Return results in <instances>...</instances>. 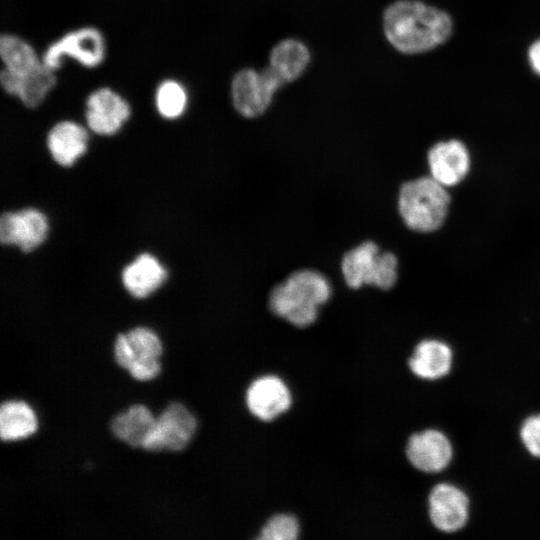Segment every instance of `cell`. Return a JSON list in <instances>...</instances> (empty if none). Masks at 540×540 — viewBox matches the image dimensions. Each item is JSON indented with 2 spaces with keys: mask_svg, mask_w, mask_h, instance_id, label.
<instances>
[{
  "mask_svg": "<svg viewBox=\"0 0 540 540\" xmlns=\"http://www.w3.org/2000/svg\"><path fill=\"white\" fill-rule=\"evenodd\" d=\"M383 29L398 51L417 54L442 44L450 36L452 22L444 11L417 0H398L384 11Z\"/></svg>",
  "mask_w": 540,
  "mask_h": 540,
  "instance_id": "cell-1",
  "label": "cell"
},
{
  "mask_svg": "<svg viewBox=\"0 0 540 540\" xmlns=\"http://www.w3.org/2000/svg\"><path fill=\"white\" fill-rule=\"evenodd\" d=\"M331 294L332 287L325 275L312 269H300L273 287L268 303L275 315L304 328L315 322L318 308Z\"/></svg>",
  "mask_w": 540,
  "mask_h": 540,
  "instance_id": "cell-2",
  "label": "cell"
},
{
  "mask_svg": "<svg viewBox=\"0 0 540 540\" xmlns=\"http://www.w3.org/2000/svg\"><path fill=\"white\" fill-rule=\"evenodd\" d=\"M449 204L446 187L431 176L410 180L400 188L399 213L405 224L417 232L428 233L440 228Z\"/></svg>",
  "mask_w": 540,
  "mask_h": 540,
  "instance_id": "cell-3",
  "label": "cell"
},
{
  "mask_svg": "<svg viewBox=\"0 0 540 540\" xmlns=\"http://www.w3.org/2000/svg\"><path fill=\"white\" fill-rule=\"evenodd\" d=\"M397 269V257L392 252L380 251L372 241H365L347 251L341 261L344 280L353 289L373 285L388 290L397 281Z\"/></svg>",
  "mask_w": 540,
  "mask_h": 540,
  "instance_id": "cell-4",
  "label": "cell"
},
{
  "mask_svg": "<svg viewBox=\"0 0 540 540\" xmlns=\"http://www.w3.org/2000/svg\"><path fill=\"white\" fill-rule=\"evenodd\" d=\"M114 354L116 362L137 380H151L161 370V341L154 331L146 327H137L119 334Z\"/></svg>",
  "mask_w": 540,
  "mask_h": 540,
  "instance_id": "cell-5",
  "label": "cell"
},
{
  "mask_svg": "<svg viewBox=\"0 0 540 540\" xmlns=\"http://www.w3.org/2000/svg\"><path fill=\"white\" fill-rule=\"evenodd\" d=\"M282 85L269 68L261 72L244 68L234 75L231 83L234 108L246 118L258 117L269 108Z\"/></svg>",
  "mask_w": 540,
  "mask_h": 540,
  "instance_id": "cell-6",
  "label": "cell"
},
{
  "mask_svg": "<svg viewBox=\"0 0 540 540\" xmlns=\"http://www.w3.org/2000/svg\"><path fill=\"white\" fill-rule=\"evenodd\" d=\"M105 46L101 33L93 27L71 31L53 42L44 52L42 62L55 71L62 57L68 56L85 67H96L104 58Z\"/></svg>",
  "mask_w": 540,
  "mask_h": 540,
  "instance_id": "cell-7",
  "label": "cell"
},
{
  "mask_svg": "<svg viewBox=\"0 0 540 540\" xmlns=\"http://www.w3.org/2000/svg\"><path fill=\"white\" fill-rule=\"evenodd\" d=\"M197 422L192 413L180 403L170 404L158 418L143 448L149 451H179L192 439Z\"/></svg>",
  "mask_w": 540,
  "mask_h": 540,
  "instance_id": "cell-8",
  "label": "cell"
},
{
  "mask_svg": "<svg viewBox=\"0 0 540 540\" xmlns=\"http://www.w3.org/2000/svg\"><path fill=\"white\" fill-rule=\"evenodd\" d=\"M46 216L34 208L5 212L0 219V240L4 245H16L23 252L37 248L46 239Z\"/></svg>",
  "mask_w": 540,
  "mask_h": 540,
  "instance_id": "cell-9",
  "label": "cell"
},
{
  "mask_svg": "<svg viewBox=\"0 0 540 540\" xmlns=\"http://www.w3.org/2000/svg\"><path fill=\"white\" fill-rule=\"evenodd\" d=\"M429 517L432 524L443 532H456L467 522L469 499L458 487L440 483L428 498Z\"/></svg>",
  "mask_w": 540,
  "mask_h": 540,
  "instance_id": "cell-10",
  "label": "cell"
},
{
  "mask_svg": "<svg viewBox=\"0 0 540 540\" xmlns=\"http://www.w3.org/2000/svg\"><path fill=\"white\" fill-rule=\"evenodd\" d=\"M129 116L128 103L109 88L93 91L86 100V122L99 135L115 134Z\"/></svg>",
  "mask_w": 540,
  "mask_h": 540,
  "instance_id": "cell-11",
  "label": "cell"
},
{
  "mask_svg": "<svg viewBox=\"0 0 540 540\" xmlns=\"http://www.w3.org/2000/svg\"><path fill=\"white\" fill-rule=\"evenodd\" d=\"M291 393L279 377L266 375L254 380L246 393L249 411L262 421H271L291 406Z\"/></svg>",
  "mask_w": 540,
  "mask_h": 540,
  "instance_id": "cell-12",
  "label": "cell"
},
{
  "mask_svg": "<svg viewBox=\"0 0 540 540\" xmlns=\"http://www.w3.org/2000/svg\"><path fill=\"white\" fill-rule=\"evenodd\" d=\"M406 455L416 469L436 473L448 466L453 449L449 439L442 432L427 429L409 438Z\"/></svg>",
  "mask_w": 540,
  "mask_h": 540,
  "instance_id": "cell-13",
  "label": "cell"
},
{
  "mask_svg": "<svg viewBox=\"0 0 540 540\" xmlns=\"http://www.w3.org/2000/svg\"><path fill=\"white\" fill-rule=\"evenodd\" d=\"M431 177L443 186L452 187L460 183L470 169V155L459 140L438 142L427 155Z\"/></svg>",
  "mask_w": 540,
  "mask_h": 540,
  "instance_id": "cell-14",
  "label": "cell"
},
{
  "mask_svg": "<svg viewBox=\"0 0 540 540\" xmlns=\"http://www.w3.org/2000/svg\"><path fill=\"white\" fill-rule=\"evenodd\" d=\"M0 83L6 93L17 96L25 106L35 108L55 86L56 77L54 71L42 62L39 67L23 75L3 68Z\"/></svg>",
  "mask_w": 540,
  "mask_h": 540,
  "instance_id": "cell-15",
  "label": "cell"
},
{
  "mask_svg": "<svg viewBox=\"0 0 540 540\" xmlns=\"http://www.w3.org/2000/svg\"><path fill=\"white\" fill-rule=\"evenodd\" d=\"M88 134L85 128L72 121L55 124L47 136V146L52 158L61 166H71L87 149Z\"/></svg>",
  "mask_w": 540,
  "mask_h": 540,
  "instance_id": "cell-16",
  "label": "cell"
},
{
  "mask_svg": "<svg viewBox=\"0 0 540 540\" xmlns=\"http://www.w3.org/2000/svg\"><path fill=\"white\" fill-rule=\"evenodd\" d=\"M167 278V272L152 255L143 253L122 271V282L135 298H145L157 290Z\"/></svg>",
  "mask_w": 540,
  "mask_h": 540,
  "instance_id": "cell-17",
  "label": "cell"
},
{
  "mask_svg": "<svg viewBox=\"0 0 540 540\" xmlns=\"http://www.w3.org/2000/svg\"><path fill=\"white\" fill-rule=\"evenodd\" d=\"M451 348L436 339L421 341L409 359V368L417 377L436 380L447 375L452 365Z\"/></svg>",
  "mask_w": 540,
  "mask_h": 540,
  "instance_id": "cell-18",
  "label": "cell"
},
{
  "mask_svg": "<svg viewBox=\"0 0 540 540\" xmlns=\"http://www.w3.org/2000/svg\"><path fill=\"white\" fill-rule=\"evenodd\" d=\"M310 51L300 40L289 38L278 42L269 56V69L283 83L298 79L310 62Z\"/></svg>",
  "mask_w": 540,
  "mask_h": 540,
  "instance_id": "cell-19",
  "label": "cell"
},
{
  "mask_svg": "<svg viewBox=\"0 0 540 540\" xmlns=\"http://www.w3.org/2000/svg\"><path fill=\"white\" fill-rule=\"evenodd\" d=\"M155 419L144 405H133L112 420L111 429L114 435L125 443L133 447H143Z\"/></svg>",
  "mask_w": 540,
  "mask_h": 540,
  "instance_id": "cell-20",
  "label": "cell"
},
{
  "mask_svg": "<svg viewBox=\"0 0 540 540\" xmlns=\"http://www.w3.org/2000/svg\"><path fill=\"white\" fill-rule=\"evenodd\" d=\"M38 428L32 408L23 401H8L0 408V435L3 441L24 439Z\"/></svg>",
  "mask_w": 540,
  "mask_h": 540,
  "instance_id": "cell-21",
  "label": "cell"
},
{
  "mask_svg": "<svg viewBox=\"0 0 540 540\" xmlns=\"http://www.w3.org/2000/svg\"><path fill=\"white\" fill-rule=\"evenodd\" d=\"M0 56L4 68L18 75L27 74L42 64L26 41L10 34L0 37Z\"/></svg>",
  "mask_w": 540,
  "mask_h": 540,
  "instance_id": "cell-22",
  "label": "cell"
},
{
  "mask_svg": "<svg viewBox=\"0 0 540 540\" xmlns=\"http://www.w3.org/2000/svg\"><path fill=\"white\" fill-rule=\"evenodd\" d=\"M156 108L161 116L175 119L181 116L186 108L187 94L183 86L174 80L161 82L155 95Z\"/></svg>",
  "mask_w": 540,
  "mask_h": 540,
  "instance_id": "cell-23",
  "label": "cell"
},
{
  "mask_svg": "<svg viewBox=\"0 0 540 540\" xmlns=\"http://www.w3.org/2000/svg\"><path fill=\"white\" fill-rule=\"evenodd\" d=\"M299 534L297 519L288 514H279L270 518L262 528L259 539L262 540H294Z\"/></svg>",
  "mask_w": 540,
  "mask_h": 540,
  "instance_id": "cell-24",
  "label": "cell"
},
{
  "mask_svg": "<svg viewBox=\"0 0 540 540\" xmlns=\"http://www.w3.org/2000/svg\"><path fill=\"white\" fill-rule=\"evenodd\" d=\"M520 437L528 452L540 458V414L530 416L523 422Z\"/></svg>",
  "mask_w": 540,
  "mask_h": 540,
  "instance_id": "cell-25",
  "label": "cell"
},
{
  "mask_svg": "<svg viewBox=\"0 0 540 540\" xmlns=\"http://www.w3.org/2000/svg\"><path fill=\"white\" fill-rule=\"evenodd\" d=\"M528 58L532 69L540 76V40L530 46Z\"/></svg>",
  "mask_w": 540,
  "mask_h": 540,
  "instance_id": "cell-26",
  "label": "cell"
}]
</instances>
